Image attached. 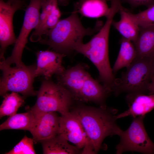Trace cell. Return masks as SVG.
Here are the masks:
<instances>
[{
    "label": "cell",
    "instance_id": "cell-1",
    "mask_svg": "<svg viewBox=\"0 0 154 154\" xmlns=\"http://www.w3.org/2000/svg\"><path fill=\"white\" fill-rule=\"evenodd\" d=\"M103 24L97 21L93 28H86L82 25L78 13L72 12L68 17L60 19L52 28L47 31L39 41L49 46L54 51L65 56L76 52L83 43L84 37L98 32Z\"/></svg>",
    "mask_w": 154,
    "mask_h": 154
},
{
    "label": "cell",
    "instance_id": "cell-2",
    "mask_svg": "<svg viewBox=\"0 0 154 154\" xmlns=\"http://www.w3.org/2000/svg\"><path fill=\"white\" fill-rule=\"evenodd\" d=\"M78 115L94 153L100 149L106 137L118 135L121 130L116 123V109L81 106L74 110Z\"/></svg>",
    "mask_w": 154,
    "mask_h": 154
},
{
    "label": "cell",
    "instance_id": "cell-3",
    "mask_svg": "<svg viewBox=\"0 0 154 154\" xmlns=\"http://www.w3.org/2000/svg\"><path fill=\"white\" fill-rule=\"evenodd\" d=\"M154 58H136L123 72L120 78H116L112 92L116 96L121 93L150 94L149 86L153 75Z\"/></svg>",
    "mask_w": 154,
    "mask_h": 154
},
{
    "label": "cell",
    "instance_id": "cell-4",
    "mask_svg": "<svg viewBox=\"0 0 154 154\" xmlns=\"http://www.w3.org/2000/svg\"><path fill=\"white\" fill-rule=\"evenodd\" d=\"M37 95L36 103L30 108L35 113L58 112L65 114L69 112L74 99L68 90L50 79L42 80Z\"/></svg>",
    "mask_w": 154,
    "mask_h": 154
},
{
    "label": "cell",
    "instance_id": "cell-5",
    "mask_svg": "<svg viewBox=\"0 0 154 154\" xmlns=\"http://www.w3.org/2000/svg\"><path fill=\"white\" fill-rule=\"evenodd\" d=\"M36 64L11 66L0 68L2 75L0 80V94L3 96L8 92L19 93L24 98L37 95L33 86Z\"/></svg>",
    "mask_w": 154,
    "mask_h": 154
},
{
    "label": "cell",
    "instance_id": "cell-6",
    "mask_svg": "<svg viewBox=\"0 0 154 154\" xmlns=\"http://www.w3.org/2000/svg\"><path fill=\"white\" fill-rule=\"evenodd\" d=\"M144 117L133 118L128 128L125 131L121 130L118 135L120 141L116 147V154L131 151L154 154V143L149 137L144 127Z\"/></svg>",
    "mask_w": 154,
    "mask_h": 154
},
{
    "label": "cell",
    "instance_id": "cell-7",
    "mask_svg": "<svg viewBox=\"0 0 154 154\" xmlns=\"http://www.w3.org/2000/svg\"><path fill=\"white\" fill-rule=\"evenodd\" d=\"M46 0H29L25 10L24 21L19 34L15 43L11 56L0 62L1 66H11L15 64L18 66L24 64L22 61L23 53L32 30L37 26L40 14V11Z\"/></svg>",
    "mask_w": 154,
    "mask_h": 154
},
{
    "label": "cell",
    "instance_id": "cell-8",
    "mask_svg": "<svg viewBox=\"0 0 154 154\" xmlns=\"http://www.w3.org/2000/svg\"><path fill=\"white\" fill-rule=\"evenodd\" d=\"M24 5L22 0H0V62L5 60L4 54L7 47L16 41L13 28V17L15 12Z\"/></svg>",
    "mask_w": 154,
    "mask_h": 154
},
{
    "label": "cell",
    "instance_id": "cell-9",
    "mask_svg": "<svg viewBox=\"0 0 154 154\" xmlns=\"http://www.w3.org/2000/svg\"><path fill=\"white\" fill-rule=\"evenodd\" d=\"M58 134L80 149L89 143L86 133L74 110L60 117Z\"/></svg>",
    "mask_w": 154,
    "mask_h": 154
},
{
    "label": "cell",
    "instance_id": "cell-10",
    "mask_svg": "<svg viewBox=\"0 0 154 154\" xmlns=\"http://www.w3.org/2000/svg\"><path fill=\"white\" fill-rule=\"evenodd\" d=\"M34 113L35 119L31 133L34 143H40L58 134L60 117L56 112Z\"/></svg>",
    "mask_w": 154,
    "mask_h": 154
},
{
    "label": "cell",
    "instance_id": "cell-11",
    "mask_svg": "<svg viewBox=\"0 0 154 154\" xmlns=\"http://www.w3.org/2000/svg\"><path fill=\"white\" fill-rule=\"evenodd\" d=\"M36 55V77L42 76L44 78L50 79L53 75H59L65 70L62 64L65 55L55 51L46 50L38 51Z\"/></svg>",
    "mask_w": 154,
    "mask_h": 154
},
{
    "label": "cell",
    "instance_id": "cell-12",
    "mask_svg": "<svg viewBox=\"0 0 154 154\" xmlns=\"http://www.w3.org/2000/svg\"><path fill=\"white\" fill-rule=\"evenodd\" d=\"M83 64H79L57 75L58 83L68 90L74 99L79 100L80 93L88 74Z\"/></svg>",
    "mask_w": 154,
    "mask_h": 154
},
{
    "label": "cell",
    "instance_id": "cell-13",
    "mask_svg": "<svg viewBox=\"0 0 154 154\" xmlns=\"http://www.w3.org/2000/svg\"><path fill=\"white\" fill-rule=\"evenodd\" d=\"M126 99L129 108L117 116L119 119L130 116L133 118L145 116L154 108V93L127 94Z\"/></svg>",
    "mask_w": 154,
    "mask_h": 154
},
{
    "label": "cell",
    "instance_id": "cell-14",
    "mask_svg": "<svg viewBox=\"0 0 154 154\" xmlns=\"http://www.w3.org/2000/svg\"><path fill=\"white\" fill-rule=\"evenodd\" d=\"M110 93L103 85L94 79L88 73L81 90L79 100L92 102L105 106V101Z\"/></svg>",
    "mask_w": 154,
    "mask_h": 154
},
{
    "label": "cell",
    "instance_id": "cell-15",
    "mask_svg": "<svg viewBox=\"0 0 154 154\" xmlns=\"http://www.w3.org/2000/svg\"><path fill=\"white\" fill-rule=\"evenodd\" d=\"M108 0H79L74 4L72 12L79 13L82 16L98 18L106 17L110 8L107 3Z\"/></svg>",
    "mask_w": 154,
    "mask_h": 154
},
{
    "label": "cell",
    "instance_id": "cell-16",
    "mask_svg": "<svg viewBox=\"0 0 154 154\" xmlns=\"http://www.w3.org/2000/svg\"><path fill=\"white\" fill-rule=\"evenodd\" d=\"M120 20L118 21H113L112 25L122 35L123 37L132 41L136 42L139 32V27L132 19L129 11L122 6L119 11Z\"/></svg>",
    "mask_w": 154,
    "mask_h": 154
},
{
    "label": "cell",
    "instance_id": "cell-17",
    "mask_svg": "<svg viewBox=\"0 0 154 154\" xmlns=\"http://www.w3.org/2000/svg\"><path fill=\"white\" fill-rule=\"evenodd\" d=\"M59 134L41 142L43 154H74L79 153L80 149L72 145Z\"/></svg>",
    "mask_w": 154,
    "mask_h": 154
},
{
    "label": "cell",
    "instance_id": "cell-18",
    "mask_svg": "<svg viewBox=\"0 0 154 154\" xmlns=\"http://www.w3.org/2000/svg\"><path fill=\"white\" fill-rule=\"evenodd\" d=\"M137 39L134 44L136 58L153 57L154 55V27L139 28Z\"/></svg>",
    "mask_w": 154,
    "mask_h": 154
},
{
    "label": "cell",
    "instance_id": "cell-19",
    "mask_svg": "<svg viewBox=\"0 0 154 154\" xmlns=\"http://www.w3.org/2000/svg\"><path fill=\"white\" fill-rule=\"evenodd\" d=\"M35 119V113L30 109L26 112L16 114L10 117L0 126V130L7 129L27 130L30 132Z\"/></svg>",
    "mask_w": 154,
    "mask_h": 154
},
{
    "label": "cell",
    "instance_id": "cell-20",
    "mask_svg": "<svg viewBox=\"0 0 154 154\" xmlns=\"http://www.w3.org/2000/svg\"><path fill=\"white\" fill-rule=\"evenodd\" d=\"M120 44L119 51L112 68L114 74L120 69L128 67L137 56L135 46L132 41L122 37Z\"/></svg>",
    "mask_w": 154,
    "mask_h": 154
},
{
    "label": "cell",
    "instance_id": "cell-21",
    "mask_svg": "<svg viewBox=\"0 0 154 154\" xmlns=\"http://www.w3.org/2000/svg\"><path fill=\"white\" fill-rule=\"evenodd\" d=\"M3 97L4 99L0 107V118L16 114L19 108L25 102L23 97L15 92H12L10 94L7 93Z\"/></svg>",
    "mask_w": 154,
    "mask_h": 154
},
{
    "label": "cell",
    "instance_id": "cell-22",
    "mask_svg": "<svg viewBox=\"0 0 154 154\" xmlns=\"http://www.w3.org/2000/svg\"><path fill=\"white\" fill-rule=\"evenodd\" d=\"M61 13L58 7L56 8L41 24L37 26L30 37L33 42L39 41L42 35L54 27L60 20Z\"/></svg>",
    "mask_w": 154,
    "mask_h": 154
},
{
    "label": "cell",
    "instance_id": "cell-23",
    "mask_svg": "<svg viewBox=\"0 0 154 154\" xmlns=\"http://www.w3.org/2000/svg\"><path fill=\"white\" fill-rule=\"evenodd\" d=\"M129 14L139 28L154 27V4L137 14L129 11Z\"/></svg>",
    "mask_w": 154,
    "mask_h": 154
},
{
    "label": "cell",
    "instance_id": "cell-24",
    "mask_svg": "<svg viewBox=\"0 0 154 154\" xmlns=\"http://www.w3.org/2000/svg\"><path fill=\"white\" fill-rule=\"evenodd\" d=\"M33 139L26 135L11 150L6 154H36L34 147Z\"/></svg>",
    "mask_w": 154,
    "mask_h": 154
},
{
    "label": "cell",
    "instance_id": "cell-25",
    "mask_svg": "<svg viewBox=\"0 0 154 154\" xmlns=\"http://www.w3.org/2000/svg\"><path fill=\"white\" fill-rule=\"evenodd\" d=\"M123 1L134 7L143 5L149 7L154 4V0H122Z\"/></svg>",
    "mask_w": 154,
    "mask_h": 154
},
{
    "label": "cell",
    "instance_id": "cell-26",
    "mask_svg": "<svg viewBox=\"0 0 154 154\" xmlns=\"http://www.w3.org/2000/svg\"><path fill=\"white\" fill-rule=\"evenodd\" d=\"M148 89L150 94L154 93V76L153 75L151 81L149 84Z\"/></svg>",
    "mask_w": 154,
    "mask_h": 154
},
{
    "label": "cell",
    "instance_id": "cell-27",
    "mask_svg": "<svg viewBox=\"0 0 154 154\" xmlns=\"http://www.w3.org/2000/svg\"><path fill=\"white\" fill-rule=\"evenodd\" d=\"M58 5L63 6L67 5L70 0H57Z\"/></svg>",
    "mask_w": 154,
    "mask_h": 154
},
{
    "label": "cell",
    "instance_id": "cell-28",
    "mask_svg": "<svg viewBox=\"0 0 154 154\" xmlns=\"http://www.w3.org/2000/svg\"><path fill=\"white\" fill-rule=\"evenodd\" d=\"M153 75L154 76V66H153Z\"/></svg>",
    "mask_w": 154,
    "mask_h": 154
},
{
    "label": "cell",
    "instance_id": "cell-29",
    "mask_svg": "<svg viewBox=\"0 0 154 154\" xmlns=\"http://www.w3.org/2000/svg\"><path fill=\"white\" fill-rule=\"evenodd\" d=\"M153 57H154V56H153Z\"/></svg>",
    "mask_w": 154,
    "mask_h": 154
}]
</instances>
